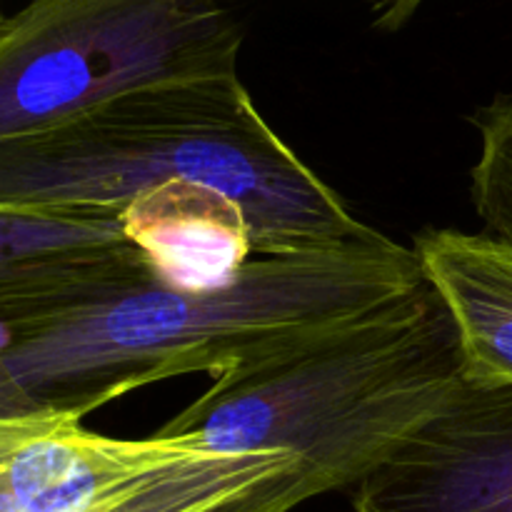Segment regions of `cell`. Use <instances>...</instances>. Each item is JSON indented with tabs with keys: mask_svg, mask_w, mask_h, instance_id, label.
<instances>
[{
	"mask_svg": "<svg viewBox=\"0 0 512 512\" xmlns=\"http://www.w3.org/2000/svg\"><path fill=\"white\" fill-rule=\"evenodd\" d=\"M425 283L413 248L370 238L253 255L205 293L148 283L50 320L0 350V418L73 415L190 373L213 380L313 345Z\"/></svg>",
	"mask_w": 512,
	"mask_h": 512,
	"instance_id": "6da1fadb",
	"label": "cell"
},
{
	"mask_svg": "<svg viewBox=\"0 0 512 512\" xmlns=\"http://www.w3.org/2000/svg\"><path fill=\"white\" fill-rule=\"evenodd\" d=\"M173 180L228 195L245 213L255 255L375 233L270 128L238 75L145 85L0 145L8 208H125Z\"/></svg>",
	"mask_w": 512,
	"mask_h": 512,
	"instance_id": "7a4b0ae2",
	"label": "cell"
},
{
	"mask_svg": "<svg viewBox=\"0 0 512 512\" xmlns=\"http://www.w3.org/2000/svg\"><path fill=\"white\" fill-rule=\"evenodd\" d=\"M465 383L458 330L425 280L418 290L295 353L223 375L158 435L218 453H290V505L358 488Z\"/></svg>",
	"mask_w": 512,
	"mask_h": 512,
	"instance_id": "3957f363",
	"label": "cell"
},
{
	"mask_svg": "<svg viewBox=\"0 0 512 512\" xmlns=\"http://www.w3.org/2000/svg\"><path fill=\"white\" fill-rule=\"evenodd\" d=\"M163 50L130 0H38L0 18V145L155 83Z\"/></svg>",
	"mask_w": 512,
	"mask_h": 512,
	"instance_id": "277c9868",
	"label": "cell"
},
{
	"mask_svg": "<svg viewBox=\"0 0 512 512\" xmlns=\"http://www.w3.org/2000/svg\"><path fill=\"white\" fill-rule=\"evenodd\" d=\"M123 208L0 205V350L50 320L155 283Z\"/></svg>",
	"mask_w": 512,
	"mask_h": 512,
	"instance_id": "5b68a950",
	"label": "cell"
},
{
	"mask_svg": "<svg viewBox=\"0 0 512 512\" xmlns=\"http://www.w3.org/2000/svg\"><path fill=\"white\" fill-rule=\"evenodd\" d=\"M355 512H512V385L465 380L355 488Z\"/></svg>",
	"mask_w": 512,
	"mask_h": 512,
	"instance_id": "8992f818",
	"label": "cell"
},
{
	"mask_svg": "<svg viewBox=\"0 0 512 512\" xmlns=\"http://www.w3.org/2000/svg\"><path fill=\"white\" fill-rule=\"evenodd\" d=\"M123 220L158 283L175 290L223 288L255 255L243 210L208 185L173 180L150 188L125 205Z\"/></svg>",
	"mask_w": 512,
	"mask_h": 512,
	"instance_id": "52a82bcc",
	"label": "cell"
},
{
	"mask_svg": "<svg viewBox=\"0 0 512 512\" xmlns=\"http://www.w3.org/2000/svg\"><path fill=\"white\" fill-rule=\"evenodd\" d=\"M413 250L458 330L465 380L512 385V243L448 228Z\"/></svg>",
	"mask_w": 512,
	"mask_h": 512,
	"instance_id": "ba28073f",
	"label": "cell"
},
{
	"mask_svg": "<svg viewBox=\"0 0 512 512\" xmlns=\"http://www.w3.org/2000/svg\"><path fill=\"white\" fill-rule=\"evenodd\" d=\"M480 153L473 165V203L485 233L512 243V95H498L473 115Z\"/></svg>",
	"mask_w": 512,
	"mask_h": 512,
	"instance_id": "9c48e42d",
	"label": "cell"
},
{
	"mask_svg": "<svg viewBox=\"0 0 512 512\" xmlns=\"http://www.w3.org/2000/svg\"><path fill=\"white\" fill-rule=\"evenodd\" d=\"M3 430H5V418H0V438H3Z\"/></svg>",
	"mask_w": 512,
	"mask_h": 512,
	"instance_id": "30bf717a",
	"label": "cell"
},
{
	"mask_svg": "<svg viewBox=\"0 0 512 512\" xmlns=\"http://www.w3.org/2000/svg\"><path fill=\"white\" fill-rule=\"evenodd\" d=\"M3 15H5V10H3V8H0V18H3Z\"/></svg>",
	"mask_w": 512,
	"mask_h": 512,
	"instance_id": "8fae6325",
	"label": "cell"
}]
</instances>
